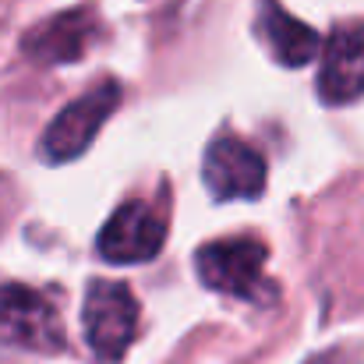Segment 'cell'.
Segmentation results:
<instances>
[{
  "mask_svg": "<svg viewBox=\"0 0 364 364\" xmlns=\"http://www.w3.org/2000/svg\"><path fill=\"white\" fill-rule=\"evenodd\" d=\"M255 28L265 43V50L283 64V68H304L318 53V32L294 14H287L276 0H258V18Z\"/></svg>",
  "mask_w": 364,
  "mask_h": 364,
  "instance_id": "cell-9",
  "label": "cell"
},
{
  "mask_svg": "<svg viewBox=\"0 0 364 364\" xmlns=\"http://www.w3.org/2000/svg\"><path fill=\"white\" fill-rule=\"evenodd\" d=\"M0 343L21 350H43V354L60 350L64 326L50 297L18 283L0 287Z\"/></svg>",
  "mask_w": 364,
  "mask_h": 364,
  "instance_id": "cell-4",
  "label": "cell"
},
{
  "mask_svg": "<svg viewBox=\"0 0 364 364\" xmlns=\"http://www.w3.org/2000/svg\"><path fill=\"white\" fill-rule=\"evenodd\" d=\"M138 333V301L124 283L92 279L85 294V340L100 361H121Z\"/></svg>",
  "mask_w": 364,
  "mask_h": 364,
  "instance_id": "cell-3",
  "label": "cell"
},
{
  "mask_svg": "<svg viewBox=\"0 0 364 364\" xmlns=\"http://www.w3.org/2000/svg\"><path fill=\"white\" fill-rule=\"evenodd\" d=\"M364 92V21L340 25L326 50L318 68V96L329 107L354 103Z\"/></svg>",
  "mask_w": 364,
  "mask_h": 364,
  "instance_id": "cell-7",
  "label": "cell"
},
{
  "mask_svg": "<svg viewBox=\"0 0 364 364\" xmlns=\"http://www.w3.org/2000/svg\"><path fill=\"white\" fill-rule=\"evenodd\" d=\"M265 244L255 237H223L198 247V276L205 287L220 294H234L241 301L269 297L272 283L265 279Z\"/></svg>",
  "mask_w": 364,
  "mask_h": 364,
  "instance_id": "cell-1",
  "label": "cell"
},
{
  "mask_svg": "<svg viewBox=\"0 0 364 364\" xmlns=\"http://www.w3.org/2000/svg\"><path fill=\"white\" fill-rule=\"evenodd\" d=\"M92 32H96V18L85 7L68 11V14H53L25 36V53L36 64H68V60H78L85 53Z\"/></svg>",
  "mask_w": 364,
  "mask_h": 364,
  "instance_id": "cell-8",
  "label": "cell"
},
{
  "mask_svg": "<svg viewBox=\"0 0 364 364\" xmlns=\"http://www.w3.org/2000/svg\"><path fill=\"white\" fill-rule=\"evenodd\" d=\"M141 4H149V7H163V4H173V0H141Z\"/></svg>",
  "mask_w": 364,
  "mask_h": 364,
  "instance_id": "cell-10",
  "label": "cell"
},
{
  "mask_svg": "<svg viewBox=\"0 0 364 364\" xmlns=\"http://www.w3.org/2000/svg\"><path fill=\"white\" fill-rule=\"evenodd\" d=\"M202 177L213 198H258L265 191V159L244 138L223 131L209 141L202 159Z\"/></svg>",
  "mask_w": 364,
  "mask_h": 364,
  "instance_id": "cell-5",
  "label": "cell"
},
{
  "mask_svg": "<svg viewBox=\"0 0 364 364\" xmlns=\"http://www.w3.org/2000/svg\"><path fill=\"white\" fill-rule=\"evenodd\" d=\"M163 241H166L163 213H156L145 202H127L100 230V255L121 265H134V262L156 258Z\"/></svg>",
  "mask_w": 364,
  "mask_h": 364,
  "instance_id": "cell-6",
  "label": "cell"
},
{
  "mask_svg": "<svg viewBox=\"0 0 364 364\" xmlns=\"http://www.w3.org/2000/svg\"><path fill=\"white\" fill-rule=\"evenodd\" d=\"M121 103V85L117 82H100L92 92L78 96L75 103H68L53 124L46 127L43 141H39V156L46 163H68V159H78L92 138L100 134L103 121L114 114V107Z\"/></svg>",
  "mask_w": 364,
  "mask_h": 364,
  "instance_id": "cell-2",
  "label": "cell"
}]
</instances>
